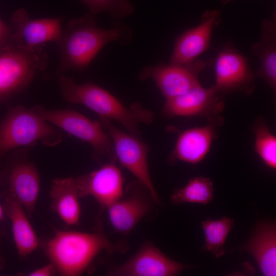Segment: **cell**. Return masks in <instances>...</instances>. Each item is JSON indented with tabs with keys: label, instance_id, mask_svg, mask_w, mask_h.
Returning <instances> with one entry per match:
<instances>
[{
	"label": "cell",
	"instance_id": "4",
	"mask_svg": "<svg viewBox=\"0 0 276 276\" xmlns=\"http://www.w3.org/2000/svg\"><path fill=\"white\" fill-rule=\"evenodd\" d=\"M63 138L60 128L44 121L32 108L9 106L0 123V167L15 149L30 148L38 142L54 147Z\"/></svg>",
	"mask_w": 276,
	"mask_h": 276
},
{
	"label": "cell",
	"instance_id": "3",
	"mask_svg": "<svg viewBox=\"0 0 276 276\" xmlns=\"http://www.w3.org/2000/svg\"><path fill=\"white\" fill-rule=\"evenodd\" d=\"M59 84L63 98L68 102L82 104L100 117L119 122L130 133L140 134L139 124H150L154 115L138 104L126 107L110 93L94 83L78 84L70 77L62 76Z\"/></svg>",
	"mask_w": 276,
	"mask_h": 276
},
{
	"label": "cell",
	"instance_id": "25",
	"mask_svg": "<svg viewBox=\"0 0 276 276\" xmlns=\"http://www.w3.org/2000/svg\"><path fill=\"white\" fill-rule=\"evenodd\" d=\"M89 9L93 15L103 11L108 12L114 18L119 19L130 15L134 10L130 0H79Z\"/></svg>",
	"mask_w": 276,
	"mask_h": 276
},
{
	"label": "cell",
	"instance_id": "24",
	"mask_svg": "<svg viewBox=\"0 0 276 276\" xmlns=\"http://www.w3.org/2000/svg\"><path fill=\"white\" fill-rule=\"evenodd\" d=\"M252 131L255 136V151L266 166L275 169L276 137L263 118H259L255 121Z\"/></svg>",
	"mask_w": 276,
	"mask_h": 276
},
{
	"label": "cell",
	"instance_id": "10",
	"mask_svg": "<svg viewBox=\"0 0 276 276\" xmlns=\"http://www.w3.org/2000/svg\"><path fill=\"white\" fill-rule=\"evenodd\" d=\"M223 96L215 85L204 88L200 84L186 93L166 99L164 113L167 117L200 116L221 126L220 114L225 107Z\"/></svg>",
	"mask_w": 276,
	"mask_h": 276
},
{
	"label": "cell",
	"instance_id": "26",
	"mask_svg": "<svg viewBox=\"0 0 276 276\" xmlns=\"http://www.w3.org/2000/svg\"><path fill=\"white\" fill-rule=\"evenodd\" d=\"M57 273L56 270L52 263L36 269L27 275L29 276H52Z\"/></svg>",
	"mask_w": 276,
	"mask_h": 276
},
{
	"label": "cell",
	"instance_id": "27",
	"mask_svg": "<svg viewBox=\"0 0 276 276\" xmlns=\"http://www.w3.org/2000/svg\"><path fill=\"white\" fill-rule=\"evenodd\" d=\"M12 31L0 18V49L6 45L10 40Z\"/></svg>",
	"mask_w": 276,
	"mask_h": 276
},
{
	"label": "cell",
	"instance_id": "20",
	"mask_svg": "<svg viewBox=\"0 0 276 276\" xmlns=\"http://www.w3.org/2000/svg\"><path fill=\"white\" fill-rule=\"evenodd\" d=\"M51 210L68 226L79 225L81 209L76 179L56 178L51 183Z\"/></svg>",
	"mask_w": 276,
	"mask_h": 276
},
{
	"label": "cell",
	"instance_id": "15",
	"mask_svg": "<svg viewBox=\"0 0 276 276\" xmlns=\"http://www.w3.org/2000/svg\"><path fill=\"white\" fill-rule=\"evenodd\" d=\"M221 21L220 11H205L199 25L186 30L177 37L170 63L179 65L193 61L207 50L210 47L212 31Z\"/></svg>",
	"mask_w": 276,
	"mask_h": 276
},
{
	"label": "cell",
	"instance_id": "23",
	"mask_svg": "<svg viewBox=\"0 0 276 276\" xmlns=\"http://www.w3.org/2000/svg\"><path fill=\"white\" fill-rule=\"evenodd\" d=\"M234 219L225 216L219 220L208 219L201 222L205 235L203 249L210 251L217 258L225 254L224 243L234 225Z\"/></svg>",
	"mask_w": 276,
	"mask_h": 276
},
{
	"label": "cell",
	"instance_id": "8",
	"mask_svg": "<svg viewBox=\"0 0 276 276\" xmlns=\"http://www.w3.org/2000/svg\"><path fill=\"white\" fill-rule=\"evenodd\" d=\"M99 122L110 136L116 158L121 165L135 176L148 190L155 203L160 204L149 172L147 145L136 136L117 128L109 119L100 117Z\"/></svg>",
	"mask_w": 276,
	"mask_h": 276
},
{
	"label": "cell",
	"instance_id": "17",
	"mask_svg": "<svg viewBox=\"0 0 276 276\" xmlns=\"http://www.w3.org/2000/svg\"><path fill=\"white\" fill-rule=\"evenodd\" d=\"M255 259L263 274H276V227L273 222H260L249 240L239 248Z\"/></svg>",
	"mask_w": 276,
	"mask_h": 276
},
{
	"label": "cell",
	"instance_id": "2",
	"mask_svg": "<svg viewBox=\"0 0 276 276\" xmlns=\"http://www.w3.org/2000/svg\"><path fill=\"white\" fill-rule=\"evenodd\" d=\"M131 36L128 26L117 24L111 29H103L97 26L89 14L72 19L57 42L61 59L58 72L84 70L107 43L118 41L127 44Z\"/></svg>",
	"mask_w": 276,
	"mask_h": 276
},
{
	"label": "cell",
	"instance_id": "16",
	"mask_svg": "<svg viewBox=\"0 0 276 276\" xmlns=\"http://www.w3.org/2000/svg\"><path fill=\"white\" fill-rule=\"evenodd\" d=\"M62 17L31 19L24 9H19L12 16L13 27L11 39L30 48L43 45L49 41H59L62 31Z\"/></svg>",
	"mask_w": 276,
	"mask_h": 276
},
{
	"label": "cell",
	"instance_id": "29",
	"mask_svg": "<svg viewBox=\"0 0 276 276\" xmlns=\"http://www.w3.org/2000/svg\"><path fill=\"white\" fill-rule=\"evenodd\" d=\"M5 213L4 206L0 203V223L4 220Z\"/></svg>",
	"mask_w": 276,
	"mask_h": 276
},
{
	"label": "cell",
	"instance_id": "6",
	"mask_svg": "<svg viewBox=\"0 0 276 276\" xmlns=\"http://www.w3.org/2000/svg\"><path fill=\"white\" fill-rule=\"evenodd\" d=\"M29 149H15L5 157L0 167V195L13 196L31 218L39 195L40 175L29 159Z\"/></svg>",
	"mask_w": 276,
	"mask_h": 276
},
{
	"label": "cell",
	"instance_id": "13",
	"mask_svg": "<svg viewBox=\"0 0 276 276\" xmlns=\"http://www.w3.org/2000/svg\"><path fill=\"white\" fill-rule=\"evenodd\" d=\"M191 266L174 261L150 242L144 243L129 260L107 273L112 276H174Z\"/></svg>",
	"mask_w": 276,
	"mask_h": 276
},
{
	"label": "cell",
	"instance_id": "7",
	"mask_svg": "<svg viewBox=\"0 0 276 276\" xmlns=\"http://www.w3.org/2000/svg\"><path fill=\"white\" fill-rule=\"evenodd\" d=\"M32 108L44 121L88 143L96 158L109 156L111 160H116L112 141L99 122L74 110H49L40 105Z\"/></svg>",
	"mask_w": 276,
	"mask_h": 276
},
{
	"label": "cell",
	"instance_id": "11",
	"mask_svg": "<svg viewBox=\"0 0 276 276\" xmlns=\"http://www.w3.org/2000/svg\"><path fill=\"white\" fill-rule=\"evenodd\" d=\"M210 61L195 59L182 64L163 63L146 66L140 75L142 80L152 79L166 99L184 94L200 84L198 76Z\"/></svg>",
	"mask_w": 276,
	"mask_h": 276
},
{
	"label": "cell",
	"instance_id": "12",
	"mask_svg": "<svg viewBox=\"0 0 276 276\" xmlns=\"http://www.w3.org/2000/svg\"><path fill=\"white\" fill-rule=\"evenodd\" d=\"M152 202L155 203L141 182L137 181L129 185L125 195L106 209L114 230L124 235L129 234L150 213Z\"/></svg>",
	"mask_w": 276,
	"mask_h": 276
},
{
	"label": "cell",
	"instance_id": "28",
	"mask_svg": "<svg viewBox=\"0 0 276 276\" xmlns=\"http://www.w3.org/2000/svg\"><path fill=\"white\" fill-rule=\"evenodd\" d=\"M5 229L2 228V227H0V270H3L4 268L5 264V261L2 256V253H1V243L2 238L5 235Z\"/></svg>",
	"mask_w": 276,
	"mask_h": 276
},
{
	"label": "cell",
	"instance_id": "19",
	"mask_svg": "<svg viewBox=\"0 0 276 276\" xmlns=\"http://www.w3.org/2000/svg\"><path fill=\"white\" fill-rule=\"evenodd\" d=\"M252 52L260 61L256 76L264 80L274 95L276 91V17L264 19L261 26L260 41L254 43Z\"/></svg>",
	"mask_w": 276,
	"mask_h": 276
},
{
	"label": "cell",
	"instance_id": "18",
	"mask_svg": "<svg viewBox=\"0 0 276 276\" xmlns=\"http://www.w3.org/2000/svg\"><path fill=\"white\" fill-rule=\"evenodd\" d=\"M219 126L217 123L209 122L205 126L183 131L178 138L173 157L192 164L201 162L216 138V128Z\"/></svg>",
	"mask_w": 276,
	"mask_h": 276
},
{
	"label": "cell",
	"instance_id": "5",
	"mask_svg": "<svg viewBox=\"0 0 276 276\" xmlns=\"http://www.w3.org/2000/svg\"><path fill=\"white\" fill-rule=\"evenodd\" d=\"M43 45L29 48L10 38L0 49V103H5L30 85L48 64Z\"/></svg>",
	"mask_w": 276,
	"mask_h": 276
},
{
	"label": "cell",
	"instance_id": "14",
	"mask_svg": "<svg viewBox=\"0 0 276 276\" xmlns=\"http://www.w3.org/2000/svg\"><path fill=\"white\" fill-rule=\"evenodd\" d=\"M116 160L102 166L100 168L76 178L79 198L93 197L102 210L124 195V178Z\"/></svg>",
	"mask_w": 276,
	"mask_h": 276
},
{
	"label": "cell",
	"instance_id": "9",
	"mask_svg": "<svg viewBox=\"0 0 276 276\" xmlns=\"http://www.w3.org/2000/svg\"><path fill=\"white\" fill-rule=\"evenodd\" d=\"M215 87L223 95L241 92L247 95L255 89L256 74L251 70L247 58L228 41L216 58Z\"/></svg>",
	"mask_w": 276,
	"mask_h": 276
},
{
	"label": "cell",
	"instance_id": "21",
	"mask_svg": "<svg viewBox=\"0 0 276 276\" xmlns=\"http://www.w3.org/2000/svg\"><path fill=\"white\" fill-rule=\"evenodd\" d=\"M4 208L12 223L14 241L20 257H26L40 245V240L22 205L12 196L5 195Z\"/></svg>",
	"mask_w": 276,
	"mask_h": 276
},
{
	"label": "cell",
	"instance_id": "1",
	"mask_svg": "<svg viewBox=\"0 0 276 276\" xmlns=\"http://www.w3.org/2000/svg\"><path fill=\"white\" fill-rule=\"evenodd\" d=\"M98 221L94 233L54 228L51 239L40 242L57 273L63 276L80 275L100 252L127 251L128 245L122 241L113 243L109 240L104 232L102 220Z\"/></svg>",
	"mask_w": 276,
	"mask_h": 276
},
{
	"label": "cell",
	"instance_id": "22",
	"mask_svg": "<svg viewBox=\"0 0 276 276\" xmlns=\"http://www.w3.org/2000/svg\"><path fill=\"white\" fill-rule=\"evenodd\" d=\"M213 198V184L208 177H195L182 188L175 190L170 200L174 204L198 203L206 204Z\"/></svg>",
	"mask_w": 276,
	"mask_h": 276
},
{
	"label": "cell",
	"instance_id": "30",
	"mask_svg": "<svg viewBox=\"0 0 276 276\" xmlns=\"http://www.w3.org/2000/svg\"><path fill=\"white\" fill-rule=\"evenodd\" d=\"M220 1L223 4H227V3L231 2L232 0H220Z\"/></svg>",
	"mask_w": 276,
	"mask_h": 276
}]
</instances>
